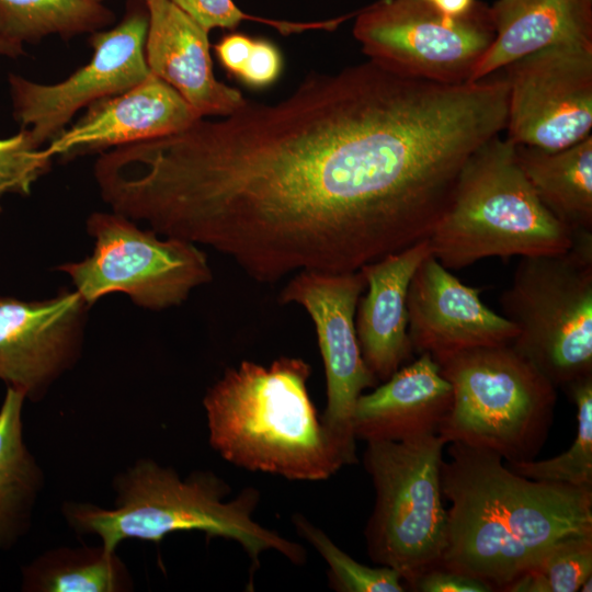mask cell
Masks as SVG:
<instances>
[{"instance_id": "cell-21", "label": "cell", "mask_w": 592, "mask_h": 592, "mask_svg": "<svg viewBox=\"0 0 592 592\" xmlns=\"http://www.w3.org/2000/svg\"><path fill=\"white\" fill-rule=\"evenodd\" d=\"M515 153L544 206L573 234L592 231V135L555 151L515 145Z\"/></svg>"}, {"instance_id": "cell-32", "label": "cell", "mask_w": 592, "mask_h": 592, "mask_svg": "<svg viewBox=\"0 0 592 592\" xmlns=\"http://www.w3.org/2000/svg\"><path fill=\"white\" fill-rule=\"evenodd\" d=\"M436 11L452 18H463L473 13L479 0H422Z\"/></svg>"}, {"instance_id": "cell-4", "label": "cell", "mask_w": 592, "mask_h": 592, "mask_svg": "<svg viewBox=\"0 0 592 592\" xmlns=\"http://www.w3.org/2000/svg\"><path fill=\"white\" fill-rule=\"evenodd\" d=\"M113 488V509L80 502L62 505L68 524L77 533L96 535L107 550L115 551L130 538L158 544L177 532L198 531L231 539L250 559L249 590H253L254 572L264 551L275 550L295 565L307 560L301 545L253 520L259 490L247 488L225 501L230 488L210 471H195L181 479L171 467L141 458L116 475Z\"/></svg>"}, {"instance_id": "cell-8", "label": "cell", "mask_w": 592, "mask_h": 592, "mask_svg": "<svg viewBox=\"0 0 592 592\" xmlns=\"http://www.w3.org/2000/svg\"><path fill=\"white\" fill-rule=\"evenodd\" d=\"M364 467L375 488L366 524L371 559L396 570L405 587L441 565L447 539L441 466L446 442L439 434L368 441Z\"/></svg>"}, {"instance_id": "cell-5", "label": "cell", "mask_w": 592, "mask_h": 592, "mask_svg": "<svg viewBox=\"0 0 592 592\" xmlns=\"http://www.w3.org/2000/svg\"><path fill=\"white\" fill-rule=\"evenodd\" d=\"M573 239L536 195L519 164L515 145L498 135L465 162L428 242L444 267L460 270L492 257L563 253Z\"/></svg>"}, {"instance_id": "cell-23", "label": "cell", "mask_w": 592, "mask_h": 592, "mask_svg": "<svg viewBox=\"0 0 592 592\" xmlns=\"http://www.w3.org/2000/svg\"><path fill=\"white\" fill-rule=\"evenodd\" d=\"M133 587L125 563L102 545L55 548L22 570V589L31 592H126Z\"/></svg>"}, {"instance_id": "cell-27", "label": "cell", "mask_w": 592, "mask_h": 592, "mask_svg": "<svg viewBox=\"0 0 592 592\" xmlns=\"http://www.w3.org/2000/svg\"><path fill=\"white\" fill-rule=\"evenodd\" d=\"M292 521L303 536L326 560L330 587L339 592H403L400 574L392 568H372L354 560L339 548L320 528L305 516L295 514Z\"/></svg>"}, {"instance_id": "cell-30", "label": "cell", "mask_w": 592, "mask_h": 592, "mask_svg": "<svg viewBox=\"0 0 592 592\" xmlns=\"http://www.w3.org/2000/svg\"><path fill=\"white\" fill-rule=\"evenodd\" d=\"M282 66V55L272 42L253 38L236 78L251 88H264L278 78Z\"/></svg>"}, {"instance_id": "cell-17", "label": "cell", "mask_w": 592, "mask_h": 592, "mask_svg": "<svg viewBox=\"0 0 592 592\" xmlns=\"http://www.w3.org/2000/svg\"><path fill=\"white\" fill-rule=\"evenodd\" d=\"M145 55L150 72L171 86L201 116H226L243 104L241 92L213 72L208 32L171 0H148Z\"/></svg>"}, {"instance_id": "cell-18", "label": "cell", "mask_w": 592, "mask_h": 592, "mask_svg": "<svg viewBox=\"0 0 592 592\" xmlns=\"http://www.w3.org/2000/svg\"><path fill=\"white\" fill-rule=\"evenodd\" d=\"M430 253L425 239L360 269L367 292L357 303L356 334L363 360L379 383L412 355L407 295L415 270Z\"/></svg>"}, {"instance_id": "cell-10", "label": "cell", "mask_w": 592, "mask_h": 592, "mask_svg": "<svg viewBox=\"0 0 592 592\" xmlns=\"http://www.w3.org/2000/svg\"><path fill=\"white\" fill-rule=\"evenodd\" d=\"M353 35L369 60L387 70L459 84L470 82L496 32L485 2L452 18L422 0H378L357 13Z\"/></svg>"}, {"instance_id": "cell-13", "label": "cell", "mask_w": 592, "mask_h": 592, "mask_svg": "<svg viewBox=\"0 0 592 592\" xmlns=\"http://www.w3.org/2000/svg\"><path fill=\"white\" fill-rule=\"evenodd\" d=\"M503 69L514 145L555 151L592 135V43L548 46Z\"/></svg>"}, {"instance_id": "cell-9", "label": "cell", "mask_w": 592, "mask_h": 592, "mask_svg": "<svg viewBox=\"0 0 592 592\" xmlns=\"http://www.w3.org/2000/svg\"><path fill=\"white\" fill-rule=\"evenodd\" d=\"M87 231L94 239L92 253L57 270L71 278L90 307L106 295L122 293L141 308L162 310L181 305L213 278L207 257L197 244L160 238L114 212L92 213Z\"/></svg>"}, {"instance_id": "cell-16", "label": "cell", "mask_w": 592, "mask_h": 592, "mask_svg": "<svg viewBox=\"0 0 592 592\" xmlns=\"http://www.w3.org/2000/svg\"><path fill=\"white\" fill-rule=\"evenodd\" d=\"M86 113L47 152L62 161L180 132L201 116L168 83L151 73L116 95L88 105Z\"/></svg>"}, {"instance_id": "cell-14", "label": "cell", "mask_w": 592, "mask_h": 592, "mask_svg": "<svg viewBox=\"0 0 592 592\" xmlns=\"http://www.w3.org/2000/svg\"><path fill=\"white\" fill-rule=\"evenodd\" d=\"M89 308L76 289L37 300L0 295V380L41 400L78 361Z\"/></svg>"}, {"instance_id": "cell-20", "label": "cell", "mask_w": 592, "mask_h": 592, "mask_svg": "<svg viewBox=\"0 0 592 592\" xmlns=\"http://www.w3.org/2000/svg\"><path fill=\"white\" fill-rule=\"evenodd\" d=\"M489 8L496 35L470 82L548 46L592 43V0H497Z\"/></svg>"}, {"instance_id": "cell-3", "label": "cell", "mask_w": 592, "mask_h": 592, "mask_svg": "<svg viewBox=\"0 0 592 592\" xmlns=\"http://www.w3.org/2000/svg\"><path fill=\"white\" fill-rule=\"evenodd\" d=\"M310 374L288 356L227 368L203 399L210 446L236 466L289 480L334 475L344 463L309 397Z\"/></svg>"}, {"instance_id": "cell-22", "label": "cell", "mask_w": 592, "mask_h": 592, "mask_svg": "<svg viewBox=\"0 0 592 592\" xmlns=\"http://www.w3.org/2000/svg\"><path fill=\"white\" fill-rule=\"evenodd\" d=\"M25 396L7 387L0 407V548L12 547L31 525L44 476L23 440Z\"/></svg>"}, {"instance_id": "cell-31", "label": "cell", "mask_w": 592, "mask_h": 592, "mask_svg": "<svg viewBox=\"0 0 592 592\" xmlns=\"http://www.w3.org/2000/svg\"><path fill=\"white\" fill-rule=\"evenodd\" d=\"M417 592H490L485 582L444 567H435L420 574L410 585Z\"/></svg>"}, {"instance_id": "cell-6", "label": "cell", "mask_w": 592, "mask_h": 592, "mask_svg": "<svg viewBox=\"0 0 592 592\" xmlns=\"http://www.w3.org/2000/svg\"><path fill=\"white\" fill-rule=\"evenodd\" d=\"M453 390L437 434L498 454L535 459L553 424L556 387L511 345L476 346L433 357Z\"/></svg>"}, {"instance_id": "cell-25", "label": "cell", "mask_w": 592, "mask_h": 592, "mask_svg": "<svg viewBox=\"0 0 592 592\" xmlns=\"http://www.w3.org/2000/svg\"><path fill=\"white\" fill-rule=\"evenodd\" d=\"M563 389L577 407V435L570 448L549 459L504 464L532 480L592 489V375Z\"/></svg>"}, {"instance_id": "cell-1", "label": "cell", "mask_w": 592, "mask_h": 592, "mask_svg": "<svg viewBox=\"0 0 592 592\" xmlns=\"http://www.w3.org/2000/svg\"><path fill=\"white\" fill-rule=\"evenodd\" d=\"M223 117L126 149L129 217L273 283L358 271L426 239L440 216L444 127L410 81L372 60Z\"/></svg>"}, {"instance_id": "cell-7", "label": "cell", "mask_w": 592, "mask_h": 592, "mask_svg": "<svg viewBox=\"0 0 592 592\" xmlns=\"http://www.w3.org/2000/svg\"><path fill=\"white\" fill-rule=\"evenodd\" d=\"M558 254L522 257L500 295L512 348L556 388L592 375V231Z\"/></svg>"}, {"instance_id": "cell-2", "label": "cell", "mask_w": 592, "mask_h": 592, "mask_svg": "<svg viewBox=\"0 0 592 592\" xmlns=\"http://www.w3.org/2000/svg\"><path fill=\"white\" fill-rule=\"evenodd\" d=\"M441 466L447 510L439 567L505 591L558 539L592 534V489L515 474L496 453L451 443Z\"/></svg>"}, {"instance_id": "cell-28", "label": "cell", "mask_w": 592, "mask_h": 592, "mask_svg": "<svg viewBox=\"0 0 592 592\" xmlns=\"http://www.w3.org/2000/svg\"><path fill=\"white\" fill-rule=\"evenodd\" d=\"M53 158L27 128L0 138V200L5 194L29 196L37 180L49 171Z\"/></svg>"}, {"instance_id": "cell-29", "label": "cell", "mask_w": 592, "mask_h": 592, "mask_svg": "<svg viewBox=\"0 0 592 592\" xmlns=\"http://www.w3.org/2000/svg\"><path fill=\"white\" fill-rule=\"evenodd\" d=\"M186 12L204 30L209 32L215 27L234 30L244 20L257 21L277 29L281 33L289 34L312 29H328V22L294 23L254 18L243 13L232 0H171Z\"/></svg>"}, {"instance_id": "cell-35", "label": "cell", "mask_w": 592, "mask_h": 592, "mask_svg": "<svg viewBox=\"0 0 592 592\" xmlns=\"http://www.w3.org/2000/svg\"><path fill=\"white\" fill-rule=\"evenodd\" d=\"M93 1H96V2H101V3H102V1H104V0H93ZM141 1L146 2V1H148V0H141Z\"/></svg>"}, {"instance_id": "cell-33", "label": "cell", "mask_w": 592, "mask_h": 592, "mask_svg": "<svg viewBox=\"0 0 592 592\" xmlns=\"http://www.w3.org/2000/svg\"><path fill=\"white\" fill-rule=\"evenodd\" d=\"M24 54L25 53L22 44L0 38V56L18 58Z\"/></svg>"}, {"instance_id": "cell-34", "label": "cell", "mask_w": 592, "mask_h": 592, "mask_svg": "<svg viewBox=\"0 0 592 592\" xmlns=\"http://www.w3.org/2000/svg\"><path fill=\"white\" fill-rule=\"evenodd\" d=\"M591 582H592V576L588 578L581 585L580 591L581 592H591Z\"/></svg>"}, {"instance_id": "cell-24", "label": "cell", "mask_w": 592, "mask_h": 592, "mask_svg": "<svg viewBox=\"0 0 592 592\" xmlns=\"http://www.w3.org/2000/svg\"><path fill=\"white\" fill-rule=\"evenodd\" d=\"M115 19L93 0H0V38L35 44L48 35L70 39L94 33Z\"/></svg>"}, {"instance_id": "cell-26", "label": "cell", "mask_w": 592, "mask_h": 592, "mask_svg": "<svg viewBox=\"0 0 592 592\" xmlns=\"http://www.w3.org/2000/svg\"><path fill=\"white\" fill-rule=\"evenodd\" d=\"M592 576V534L556 540L505 592H577Z\"/></svg>"}, {"instance_id": "cell-11", "label": "cell", "mask_w": 592, "mask_h": 592, "mask_svg": "<svg viewBox=\"0 0 592 592\" xmlns=\"http://www.w3.org/2000/svg\"><path fill=\"white\" fill-rule=\"evenodd\" d=\"M364 289L360 270L300 271L280 294L282 304L301 306L315 325L327 382V407L320 420L344 465L357 462L352 422L355 403L365 389L379 383L363 360L355 328Z\"/></svg>"}, {"instance_id": "cell-12", "label": "cell", "mask_w": 592, "mask_h": 592, "mask_svg": "<svg viewBox=\"0 0 592 592\" xmlns=\"http://www.w3.org/2000/svg\"><path fill=\"white\" fill-rule=\"evenodd\" d=\"M149 25L146 3L129 1L121 22L90 36V61L64 81L43 84L8 77L13 117L42 146L58 137L81 109L135 87L151 72L145 55Z\"/></svg>"}, {"instance_id": "cell-15", "label": "cell", "mask_w": 592, "mask_h": 592, "mask_svg": "<svg viewBox=\"0 0 592 592\" xmlns=\"http://www.w3.org/2000/svg\"><path fill=\"white\" fill-rule=\"evenodd\" d=\"M480 287L463 284L430 253L415 270L407 295L413 351L433 357L476 346L511 343L517 328L482 303Z\"/></svg>"}, {"instance_id": "cell-19", "label": "cell", "mask_w": 592, "mask_h": 592, "mask_svg": "<svg viewBox=\"0 0 592 592\" xmlns=\"http://www.w3.org/2000/svg\"><path fill=\"white\" fill-rule=\"evenodd\" d=\"M453 401L449 382L430 353H421L368 394L353 411V430L363 441H402L437 434Z\"/></svg>"}]
</instances>
